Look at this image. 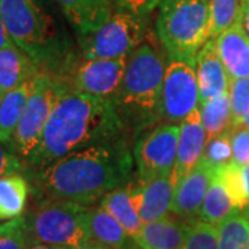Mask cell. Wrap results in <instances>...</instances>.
<instances>
[{
	"label": "cell",
	"instance_id": "6da1fadb",
	"mask_svg": "<svg viewBox=\"0 0 249 249\" xmlns=\"http://www.w3.org/2000/svg\"><path fill=\"white\" fill-rule=\"evenodd\" d=\"M134 158L124 137L71 152L39 168L34 186L39 196L82 205L101 201L124 186L133 170Z\"/></svg>",
	"mask_w": 249,
	"mask_h": 249
},
{
	"label": "cell",
	"instance_id": "7a4b0ae2",
	"mask_svg": "<svg viewBox=\"0 0 249 249\" xmlns=\"http://www.w3.org/2000/svg\"><path fill=\"white\" fill-rule=\"evenodd\" d=\"M112 101L68 89L55 104L29 165L43 168L62 157L124 137Z\"/></svg>",
	"mask_w": 249,
	"mask_h": 249
},
{
	"label": "cell",
	"instance_id": "3957f363",
	"mask_svg": "<svg viewBox=\"0 0 249 249\" xmlns=\"http://www.w3.org/2000/svg\"><path fill=\"white\" fill-rule=\"evenodd\" d=\"M0 17L14 45L29 54L40 71L65 80L76 65V53L52 0H0Z\"/></svg>",
	"mask_w": 249,
	"mask_h": 249
},
{
	"label": "cell",
	"instance_id": "277c9868",
	"mask_svg": "<svg viewBox=\"0 0 249 249\" xmlns=\"http://www.w3.org/2000/svg\"><path fill=\"white\" fill-rule=\"evenodd\" d=\"M165 71L163 55L148 43L129 55L121 88L112 101L124 129L142 130L160 121Z\"/></svg>",
	"mask_w": 249,
	"mask_h": 249
},
{
	"label": "cell",
	"instance_id": "5b68a950",
	"mask_svg": "<svg viewBox=\"0 0 249 249\" xmlns=\"http://www.w3.org/2000/svg\"><path fill=\"white\" fill-rule=\"evenodd\" d=\"M157 32L170 60L196 64V54L212 39L209 0H163Z\"/></svg>",
	"mask_w": 249,
	"mask_h": 249
},
{
	"label": "cell",
	"instance_id": "8992f818",
	"mask_svg": "<svg viewBox=\"0 0 249 249\" xmlns=\"http://www.w3.org/2000/svg\"><path fill=\"white\" fill-rule=\"evenodd\" d=\"M86 205L40 196L27 216L25 230L31 244H43L53 248L89 244L86 229Z\"/></svg>",
	"mask_w": 249,
	"mask_h": 249
},
{
	"label": "cell",
	"instance_id": "52a82bcc",
	"mask_svg": "<svg viewBox=\"0 0 249 249\" xmlns=\"http://www.w3.org/2000/svg\"><path fill=\"white\" fill-rule=\"evenodd\" d=\"M70 88L67 80L55 75L40 72L36 76V86L28 100L27 108L21 118L10 147L18 157L29 163L37 150L47 121L58 100Z\"/></svg>",
	"mask_w": 249,
	"mask_h": 249
},
{
	"label": "cell",
	"instance_id": "ba28073f",
	"mask_svg": "<svg viewBox=\"0 0 249 249\" xmlns=\"http://www.w3.org/2000/svg\"><path fill=\"white\" fill-rule=\"evenodd\" d=\"M148 24L145 17L116 11L97 31L79 35L83 60H114L129 57L137 47L145 43Z\"/></svg>",
	"mask_w": 249,
	"mask_h": 249
},
{
	"label": "cell",
	"instance_id": "9c48e42d",
	"mask_svg": "<svg viewBox=\"0 0 249 249\" xmlns=\"http://www.w3.org/2000/svg\"><path fill=\"white\" fill-rule=\"evenodd\" d=\"M178 137L180 124L165 122L148 130L137 140L133 158L139 181H148L173 172L178 160Z\"/></svg>",
	"mask_w": 249,
	"mask_h": 249
},
{
	"label": "cell",
	"instance_id": "30bf717a",
	"mask_svg": "<svg viewBox=\"0 0 249 249\" xmlns=\"http://www.w3.org/2000/svg\"><path fill=\"white\" fill-rule=\"evenodd\" d=\"M198 107L199 90L196 64L170 60L162 86L160 119L169 124H178Z\"/></svg>",
	"mask_w": 249,
	"mask_h": 249
},
{
	"label": "cell",
	"instance_id": "8fae6325",
	"mask_svg": "<svg viewBox=\"0 0 249 249\" xmlns=\"http://www.w3.org/2000/svg\"><path fill=\"white\" fill-rule=\"evenodd\" d=\"M129 57L114 60H83L73 67L67 82L83 94L114 101L124 79Z\"/></svg>",
	"mask_w": 249,
	"mask_h": 249
},
{
	"label": "cell",
	"instance_id": "7c38bea8",
	"mask_svg": "<svg viewBox=\"0 0 249 249\" xmlns=\"http://www.w3.org/2000/svg\"><path fill=\"white\" fill-rule=\"evenodd\" d=\"M214 170L213 166L201 158L193 170L178 183L170 212L184 219L198 216Z\"/></svg>",
	"mask_w": 249,
	"mask_h": 249
},
{
	"label": "cell",
	"instance_id": "4fadbf2b",
	"mask_svg": "<svg viewBox=\"0 0 249 249\" xmlns=\"http://www.w3.org/2000/svg\"><path fill=\"white\" fill-rule=\"evenodd\" d=\"M196 73L199 104L230 93L231 79L219 57L213 39H209L196 54Z\"/></svg>",
	"mask_w": 249,
	"mask_h": 249
},
{
	"label": "cell",
	"instance_id": "5bb4252c",
	"mask_svg": "<svg viewBox=\"0 0 249 249\" xmlns=\"http://www.w3.org/2000/svg\"><path fill=\"white\" fill-rule=\"evenodd\" d=\"M78 36L97 31L116 13L112 0H54Z\"/></svg>",
	"mask_w": 249,
	"mask_h": 249
},
{
	"label": "cell",
	"instance_id": "9a60e30c",
	"mask_svg": "<svg viewBox=\"0 0 249 249\" xmlns=\"http://www.w3.org/2000/svg\"><path fill=\"white\" fill-rule=\"evenodd\" d=\"M205 145H206V133L198 107L190 115H187L186 119L180 122L178 160H176V166L173 169L178 183L201 160Z\"/></svg>",
	"mask_w": 249,
	"mask_h": 249
},
{
	"label": "cell",
	"instance_id": "2e32d148",
	"mask_svg": "<svg viewBox=\"0 0 249 249\" xmlns=\"http://www.w3.org/2000/svg\"><path fill=\"white\" fill-rule=\"evenodd\" d=\"M213 40L230 79L249 78V36L241 18Z\"/></svg>",
	"mask_w": 249,
	"mask_h": 249
},
{
	"label": "cell",
	"instance_id": "e0dca14e",
	"mask_svg": "<svg viewBox=\"0 0 249 249\" xmlns=\"http://www.w3.org/2000/svg\"><path fill=\"white\" fill-rule=\"evenodd\" d=\"M137 186L142 223L158 220L170 212L178 186V178L173 172L157 176L148 181H139Z\"/></svg>",
	"mask_w": 249,
	"mask_h": 249
},
{
	"label": "cell",
	"instance_id": "ac0fdd59",
	"mask_svg": "<svg viewBox=\"0 0 249 249\" xmlns=\"http://www.w3.org/2000/svg\"><path fill=\"white\" fill-rule=\"evenodd\" d=\"M190 226L169 216L144 223L134 242L144 249H183Z\"/></svg>",
	"mask_w": 249,
	"mask_h": 249
},
{
	"label": "cell",
	"instance_id": "d6986e66",
	"mask_svg": "<svg viewBox=\"0 0 249 249\" xmlns=\"http://www.w3.org/2000/svg\"><path fill=\"white\" fill-rule=\"evenodd\" d=\"M100 206L112 214L134 241L144 226L140 216L139 186L126 184L118 187L100 201Z\"/></svg>",
	"mask_w": 249,
	"mask_h": 249
},
{
	"label": "cell",
	"instance_id": "ffe728a7",
	"mask_svg": "<svg viewBox=\"0 0 249 249\" xmlns=\"http://www.w3.org/2000/svg\"><path fill=\"white\" fill-rule=\"evenodd\" d=\"M40 72L32 57L17 45L0 49V98Z\"/></svg>",
	"mask_w": 249,
	"mask_h": 249
},
{
	"label": "cell",
	"instance_id": "44dd1931",
	"mask_svg": "<svg viewBox=\"0 0 249 249\" xmlns=\"http://www.w3.org/2000/svg\"><path fill=\"white\" fill-rule=\"evenodd\" d=\"M86 229L90 242L107 249H126L129 241L133 240L122 224L103 206L88 209Z\"/></svg>",
	"mask_w": 249,
	"mask_h": 249
},
{
	"label": "cell",
	"instance_id": "7402d4cb",
	"mask_svg": "<svg viewBox=\"0 0 249 249\" xmlns=\"http://www.w3.org/2000/svg\"><path fill=\"white\" fill-rule=\"evenodd\" d=\"M37 76V75H36ZM36 76L27 80L17 89L9 91L4 97L0 98V142L9 144L14 136L24 111L27 108L28 100L36 86Z\"/></svg>",
	"mask_w": 249,
	"mask_h": 249
},
{
	"label": "cell",
	"instance_id": "603a6c76",
	"mask_svg": "<svg viewBox=\"0 0 249 249\" xmlns=\"http://www.w3.org/2000/svg\"><path fill=\"white\" fill-rule=\"evenodd\" d=\"M29 183L19 173L0 178V222L17 219L25 212Z\"/></svg>",
	"mask_w": 249,
	"mask_h": 249
},
{
	"label": "cell",
	"instance_id": "cb8c5ba5",
	"mask_svg": "<svg viewBox=\"0 0 249 249\" xmlns=\"http://www.w3.org/2000/svg\"><path fill=\"white\" fill-rule=\"evenodd\" d=\"M237 211L238 209L235 208L231 196L226 190L222 178H220V175L217 173V169H216L213 178L211 180V184L208 187L199 214H198L199 220L216 226Z\"/></svg>",
	"mask_w": 249,
	"mask_h": 249
},
{
	"label": "cell",
	"instance_id": "d4e9b609",
	"mask_svg": "<svg viewBox=\"0 0 249 249\" xmlns=\"http://www.w3.org/2000/svg\"><path fill=\"white\" fill-rule=\"evenodd\" d=\"M199 112H201L205 133H206V142L231 129L232 119L230 93L223 94L213 100H209L204 104H199Z\"/></svg>",
	"mask_w": 249,
	"mask_h": 249
},
{
	"label": "cell",
	"instance_id": "484cf974",
	"mask_svg": "<svg viewBox=\"0 0 249 249\" xmlns=\"http://www.w3.org/2000/svg\"><path fill=\"white\" fill-rule=\"evenodd\" d=\"M219 249H249V206L216 224Z\"/></svg>",
	"mask_w": 249,
	"mask_h": 249
},
{
	"label": "cell",
	"instance_id": "4316f807",
	"mask_svg": "<svg viewBox=\"0 0 249 249\" xmlns=\"http://www.w3.org/2000/svg\"><path fill=\"white\" fill-rule=\"evenodd\" d=\"M212 39L232 27L241 18V0H209Z\"/></svg>",
	"mask_w": 249,
	"mask_h": 249
},
{
	"label": "cell",
	"instance_id": "83f0119b",
	"mask_svg": "<svg viewBox=\"0 0 249 249\" xmlns=\"http://www.w3.org/2000/svg\"><path fill=\"white\" fill-rule=\"evenodd\" d=\"M202 160H206L214 169L232 162L231 129L206 142Z\"/></svg>",
	"mask_w": 249,
	"mask_h": 249
},
{
	"label": "cell",
	"instance_id": "f1b7e54d",
	"mask_svg": "<svg viewBox=\"0 0 249 249\" xmlns=\"http://www.w3.org/2000/svg\"><path fill=\"white\" fill-rule=\"evenodd\" d=\"M183 249H219L216 226L202 220L191 223Z\"/></svg>",
	"mask_w": 249,
	"mask_h": 249
},
{
	"label": "cell",
	"instance_id": "f546056e",
	"mask_svg": "<svg viewBox=\"0 0 249 249\" xmlns=\"http://www.w3.org/2000/svg\"><path fill=\"white\" fill-rule=\"evenodd\" d=\"M217 173L220 175L223 184H224L226 190L229 191V194L231 196L235 208L238 211L248 208L249 202L247 201V196H245V193H244V187H242L240 165L230 162V163L224 165L222 168H217Z\"/></svg>",
	"mask_w": 249,
	"mask_h": 249
},
{
	"label": "cell",
	"instance_id": "4dcf8cb0",
	"mask_svg": "<svg viewBox=\"0 0 249 249\" xmlns=\"http://www.w3.org/2000/svg\"><path fill=\"white\" fill-rule=\"evenodd\" d=\"M29 244L22 216L0 224V249H27Z\"/></svg>",
	"mask_w": 249,
	"mask_h": 249
},
{
	"label": "cell",
	"instance_id": "1f68e13d",
	"mask_svg": "<svg viewBox=\"0 0 249 249\" xmlns=\"http://www.w3.org/2000/svg\"><path fill=\"white\" fill-rule=\"evenodd\" d=\"M230 100H231V127H240L242 124L244 112L249 106V78L231 80Z\"/></svg>",
	"mask_w": 249,
	"mask_h": 249
},
{
	"label": "cell",
	"instance_id": "d6a6232c",
	"mask_svg": "<svg viewBox=\"0 0 249 249\" xmlns=\"http://www.w3.org/2000/svg\"><path fill=\"white\" fill-rule=\"evenodd\" d=\"M232 162L244 166L249 163V129L240 126L231 127Z\"/></svg>",
	"mask_w": 249,
	"mask_h": 249
},
{
	"label": "cell",
	"instance_id": "836d02e7",
	"mask_svg": "<svg viewBox=\"0 0 249 249\" xmlns=\"http://www.w3.org/2000/svg\"><path fill=\"white\" fill-rule=\"evenodd\" d=\"M162 1L163 0H112L116 11L130 13L139 17H145Z\"/></svg>",
	"mask_w": 249,
	"mask_h": 249
},
{
	"label": "cell",
	"instance_id": "e575fe53",
	"mask_svg": "<svg viewBox=\"0 0 249 249\" xmlns=\"http://www.w3.org/2000/svg\"><path fill=\"white\" fill-rule=\"evenodd\" d=\"M24 168L22 160L14 152L9 144L0 142V178L18 173Z\"/></svg>",
	"mask_w": 249,
	"mask_h": 249
},
{
	"label": "cell",
	"instance_id": "d590c367",
	"mask_svg": "<svg viewBox=\"0 0 249 249\" xmlns=\"http://www.w3.org/2000/svg\"><path fill=\"white\" fill-rule=\"evenodd\" d=\"M241 21L249 36V0H241Z\"/></svg>",
	"mask_w": 249,
	"mask_h": 249
},
{
	"label": "cell",
	"instance_id": "8d00e7d4",
	"mask_svg": "<svg viewBox=\"0 0 249 249\" xmlns=\"http://www.w3.org/2000/svg\"><path fill=\"white\" fill-rule=\"evenodd\" d=\"M241 180H242V187H244L247 201L249 202V163L241 166Z\"/></svg>",
	"mask_w": 249,
	"mask_h": 249
},
{
	"label": "cell",
	"instance_id": "74e56055",
	"mask_svg": "<svg viewBox=\"0 0 249 249\" xmlns=\"http://www.w3.org/2000/svg\"><path fill=\"white\" fill-rule=\"evenodd\" d=\"M11 43H14V42L11 40L9 32H7V29L4 27V22H3V19L0 17V49L11 45Z\"/></svg>",
	"mask_w": 249,
	"mask_h": 249
},
{
	"label": "cell",
	"instance_id": "f35d334b",
	"mask_svg": "<svg viewBox=\"0 0 249 249\" xmlns=\"http://www.w3.org/2000/svg\"><path fill=\"white\" fill-rule=\"evenodd\" d=\"M55 249H107L101 245H97V244H93V242H89V244H83V245H76V247H61V248H55Z\"/></svg>",
	"mask_w": 249,
	"mask_h": 249
},
{
	"label": "cell",
	"instance_id": "ab89813d",
	"mask_svg": "<svg viewBox=\"0 0 249 249\" xmlns=\"http://www.w3.org/2000/svg\"><path fill=\"white\" fill-rule=\"evenodd\" d=\"M241 126L249 129V106L247 107V109H245V112H244V116H242V124H241Z\"/></svg>",
	"mask_w": 249,
	"mask_h": 249
},
{
	"label": "cell",
	"instance_id": "60d3db41",
	"mask_svg": "<svg viewBox=\"0 0 249 249\" xmlns=\"http://www.w3.org/2000/svg\"><path fill=\"white\" fill-rule=\"evenodd\" d=\"M27 249H55L53 247L49 245H43V244H29V247Z\"/></svg>",
	"mask_w": 249,
	"mask_h": 249
},
{
	"label": "cell",
	"instance_id": "b9f144b4",
	"mask_svg": "<svg viewBox=\"0 0 249 249\" xmlns=\"http://www.w3.org/2000/svg\"><path fill=\"white\" fill-rule=\"evenodd\" d=\"M142 249H144V248H142Z\"/></svg>",
	"mask_w": 249,
	"mask_h": 249
}]
</instances>
